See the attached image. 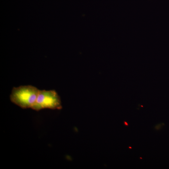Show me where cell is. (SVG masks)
<instances>
[{"mask_svg": "<svg viewBox=\"0 0 169 169\" xmlns=\"http://www.w3.org/2000/svg\"><path fill=\"white\" fill-rule=\"evenodd\" d=\"M62 108L60 98L54 90H39L32 109L39 111L44 109L60 110Z\"/></svg>", "mask_w": 169, "mask_h": 169, "instance_id": "obj_2", "label": "cell"}, {"mask_svg": "<svg viewBox=\"0 0 169 169\" xmlns=\"http://www.w3.org/2000/svg\"><path fill=\"white\" fill-rule=\"evenodd\" d=\"M39 90L31 85L14 87L10 95V100L23 109L31 108L36 102Z\"/></svg>", "mask_w": 169, "mask_h": 169, "instance_id": "obj_1", "label": "cell"}]
</instances>
